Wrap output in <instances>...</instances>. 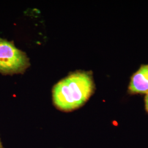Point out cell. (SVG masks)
I'll return each mask as SVG.
<instances>
[{
	"instance_id": "5",
	"label": "cell",
	"mask_w": 148,
	"mask_h": 148,
	"mask_svg": "<svg viewBox=\"0 0 148 148\" xmlns=\"http://www.w3.org/2000/svg\"><path fill=\"white\" fill-rule=\"evenodd\" d=\"M0 148H2V144L1 143V141H0Z\"/></svg>"
},
{
	"instance_id": "1",
	"label": "cell",
	"mask_w": 148,
	"mask_h": 148,
	"mask_svg": "<svg viewBox=\"0 0 148 148\" xmlns=\"http://www.w3.org/2000/svg\"><path fill=\"white\" fill-rule=\"evenodd\" d=\"M94 87L90 73L71 74L55 86L53 91L54 103L62 110H73L82 106L89 99Z\"/></svg>"
},
{
	"instance_id": "4",
	"label": "cell",
	"mask_w": 148,
	"mask_h": 148,
	"mask_svg": "<svg viewBox=\"0 0 148 148\" xmlns=\"http://www.w3.org/2000/svg\"><path fill=\"white\" fill-rule=\"evenodd\" d=\"M145 109L148 113V93L146 94V96L145 98Z\"/></svg>"
},
{
	"instance_id": "3",
	"label": "cell",
	"mask_w": 148,
	"mask_h": 148,
	"mask_svg": "<svg viewBox=\"0 0 148 148\" xmlns=\"http://www.w3.org/2000/svg\"><path fill=\"white\" fill-rule=\"evenodd\" d=\"M128 91L131 94L148 93V65H142L131 78Z\"/></svg>"
},
{
	"instance_id": "2",
	"label": "cell",
	"mask_w": 148,
	"mask_h": 148,
	"mask_svg": "<svg viewBox=\"0 0 148 148\" xmlns=\"http://www.w3.org/2000/svg\"><path fill=\"white\" fill-rule=\"evenodd\" d=\"M28 59L25 53L12 42L0 37V72L20 73L27 67Z\"/></svg>"
}]
</instances>
